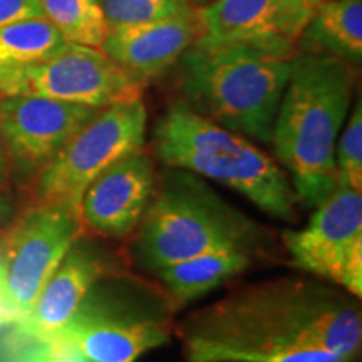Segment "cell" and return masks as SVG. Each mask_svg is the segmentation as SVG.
<instances>
[{"label": "cell", "mask_w": 362, "mask_h": 362, "mask_svg": "<svg viewBox=\"0 0 362 362\" xmlns=\"http://www.w3.org/2000/svg\"><path fill=\"white\" fill-rule=\"evenodd\" d=\"M188 362H352L361 351L357 298L324 280L245 284L176 325Z\"/></svg>", "instance_id": "obj_1"}, {"label": "cell", "mask_w": 362, "mask_h": 362, "mask_svg": "<svg viewBox=\"0 0 362 362\" xmlns=\"http://www.w3.org/2000/svg\"><path fill=\"white\" fill-rule=\"evenodd\" d=\"M356 69L325 54L298 52L292 61L270 143L305 208L319 206L337 188L336 143L354 94Z\"/></svg>", "instance_id": "obj_2"}, {"label": "cell", "mask_w": 362, "mask_h": 362, "mask_svg": "<svg viewBox=\"0 0 362 362\" xmlns=\"http://www.w3.org/2000/svg\"><path fill=\"white\" fill-rule=\"evenodd\" d=\"M269 230L230 205L202 176L166 168L155 178L151 200L131 235V260L155 274L163 267L220 250L265 257Z\"/></svg>", "instance_id": "obj_3"}, {"label": "cell", "mask_w": 362, "mask_h": 362, "mask_svg": "<svg viewBox=\"0 0 362 362\" xmlns=\"http://www.w3.org/2000/svg\"><path fill=\"white\" fill-rule=\"evenodd\" d=\"M297 54L248 44L192 45L176 62L181 101L233 133L270 144Z\"/></svg>", "instance_id": "obj_4"}, {"label": "cell", "mask_w": 362, "mask_h": 362, "mask_svg": "<svg viewBox=\"0 0 362 362\" xmlns=\"http://www.w3.org/2000/svg\"><path fill=\"white\" fill-rule=\"evenodd\" d=\"M153 153L166 168L187 170L218 181L288 223L298 218V198L279 161L245 136L194 112L181 99L171 103L153 131Z\"/></svg>", "instance_id": "obj_5"}, {"label": "cell", "mask_w": 362, "mask_h": 362, "mask_svg": "<svg viewBox=\"0 0 362 362\" xmlns=\"http://www.w3.org/2000/svg\"><path fill=\"white\" fill-rule=\"evenodd\" d=\"M148 112L141 99L103 107L29 183L33 203L79 216L84 189L107 166L143 149Z\"/></svg>", "instance_id": "obj_6"}, {"label": "cell", "mask_w": 362, "mask_h": 362, "mask_svg": "<svg viewBox=\"0 0 362 362\" xmlns=\"http://www.w3.org/2000/svg\"><path fill=\"white\" fill-rule=\"evenodd\" d=\"M83 232L79 216L66 208L30 203L0 237V292L17 320Z\"/></svg>", "instance_id": "obj_7"}, {"label": "cell", "mask_w": 362, "mask_h": 362, "mask_svg": "<svg viewBox=\"0 0 362 362\" xmlns=\"http://www.w3.org/2000/svg\"><path fill=\"white\" fill-rule=\"evenodd\" d=\"M293 267L362 297V192L337 187L309 223L282 235Z\"/></svg>", "instance_id": "obj_8"}, {"label": "cell", "mask_w": 362, "mask_h": 362, "mask_svg": "<svg viewBox=\"0 0 362 362\" xmlns=\"http://www.w3.org/2000/svg\"><path fill=\"white\" fill-rule=\"evenodd\" d=\"M141 93L143 86L103 49L66 42L52 56L12 79L0 98L29 94L103 110L141 99Z\"/></svg>", "instance_id": "obj_9"}, {"label": "cell", "mask_w": 362, "mask_h": 362, "mask_svg": "<svg viewBox=\"0 0 362 362\" xmlns=\"http://www.w3.org/2000/svg\"><path fill=\"white\" fill-rule=\"evenodd\" d=\"M99 107L16 94L0 98V138L8 171L29 185Z\"/></svg>", "instance_id": "obj_10"}, {"label": "cell", "mask_w": 362, "mask_h": 362, "mask_svg": "<svg viewBox=\"0 0 362 362\" xmlns=\"http://www.w3.org/2000/svg\"><path fill=\"white\" fill-rule=\"evenodd\" d=\"M99 282L88 292L61 334L90 362H136L170 341L168 320L107 297Z\"/></svg>", "instance_id": "obj_11"}, {"label": "cell", "mask_w": 362, "mask_h": 362, "mask_svg": "<svg viewBox=\"0 0 362 362\" xmlns=\"http://www.w3.org/2000/svg\"><path fill=\"white\" fill-rule=\"evenodd\" d=\"M155 163L143 149L107 166L84 189L79 218L84 232L106 240L129 238L155 189Z\"/></svg>", "instance_id": "obj_12"}, {"label": "cell", "mask_w": 362, "mask_h": 362, "mask_svg": "<svg viewBox=\"0 0 362 362\" xmlns=\"http://www.w3.org/2000/svg\"><path fill=\"white\" fill-rule=\"evenodd\" d=\"M200 35L193 45L248 44L298 52L297 42L310 13L285 0H215L197 7Z\"/></svg>", "instance_id": "obj_13"}, {"label": "cell", "mask_w": 362, "mask_h": 362, "mask_svg": "<svg viewBox=\"0 0 362 362\" xmlns=\"http://www.w3.org/2000/svg\"><path fill=\"white\" fill-rule=\"evenodd\" d=\"M111 272L110 257L81 235L45 282L29 312L12 324L17 341H47L61 336L88 292Z\"/></svg>", "instance_id": "obj_14"}, {"label": "cell", "mask_w": 362, "mask_h": 362, "mask_svg": "<svg viewBox=\"0 0 362 362\" xmlns=\"http://www.w3.org/2000/svg\"><path fill=\"white\" fill-rule=\"evenodd\" d=\"M200 35L197 7L146 24L107 34L103 51L141 86L158 79L178 62Z\"/></svg>", "instance_id": "obj_15"}, {"label": "cell", "mask_w": 362, "mask_h": 362, "mask_svg": "<svg viewBox=\"0 0 362 362\" xmlns=\"http://www.w3.org/2000/svg\"><path fill=\"white\" fill-rule=\"evenodd\" d=\"M264 257L245 250H220L163 267L153 275L168 292L176 309L216 291L221 285L243 275Z\"/></svg>", "instance_id": "obj_16"}, {"label": "cell", "mask_w": 362, "mask_h": 362, "mask_svg": "<svg viewBox=\"0 0 362 362\" xmlns=\"http://www.w3.org/2000/svg\"><path fill=\"white\" fill-rule=\"evenodd\" d=\"M297 51L334 56L359 67L362 61V0H324L302 30Z\"/></svg>", "instance_id": "obj_17"}, {"label": "cell", "mask_w": 362, "mask_h": 362, "mask_svg": "<svg viewBox=\"0 0 362 362\" xmlns=\"http://www.w3.org/2000/svg\"><path fill=\"white\" fill-rule=\"evenodd\" d=\"M66 40L45 17L0 27V94L17 76L59 51Z\"/></svg>", "instance_id": "obj_18"}, {"label": "cell", "mask_w": 362, "mask_h": 362, "mask_svg": "<svg viewBox=\"0 0 362 362\" xmlns=\"http://www.w3.org/2000/svg\"><path fill=\"white\" fill-rule=\"evenodd\" d=\"M42 11L69 44L101 49L110 34L99 0H42Z\"/></svg>", "instance_id": "obj_19"}, {"label": "cell", "mask_w": 362, "mask_h": 362, "mask_svg": "<svg viewBox=\"0 0 362 362\" xmlns=\"http://www.w3.org/2000/svg\"><path fill=\"white\" fill-rule=\"evenodd\" d=\"M99 2L110 33L165 19L192 11L194 7L189 0H99Z\"/></svg>", "instance_id": "obj_20"}, {"label": "cell", "mask_w": 362, "mask_h": 362, "mask_svg": "<svg viewBox=\"0 0 362 362\" xmlns=\"http://www.w3.org/2000/svg\"><path fill=\"white\" fill-rule=\"evenodd\" d=\"M336 143L337 187L362 192V106L361 99L352 110L346 128Z\"/></svg>", "instance_id": "obj_21"}, {"label": "cell", "mask_w": 362, "mask_h": 362, "mask_svg": "<svg viewBox=\"0 0 362 362\" xmlns=\"http://www.w3.org/2000/svg\"><path fill=\"white\" fill-rule=\"evenodd\" d=\"M21 344L11 362H90L66 336Z\"/></svg>", "instance_id": "obj_22"}, {"label": "cell", "mask_w": 362, "mask_h": 362, "mask_svg": "<svg viewBox=\"0 0 362 362\" xmlns=\"http://www.w3.org/2000/svg\"><path fill=\"white\" fill-rule=\"evenodd\" d=\"M44 17L42 0H0V27Z\"/></svg>", "instance_id": "obj_23"}, {"label": "cell", "mask_w": 362, "mask_h": 362, "mask_svg": "<svg viewBox=\"0 0 362 362\" xmlns=\"http://www.w3.org/2000/svg\"><path fill=\"white\" fill-rule=\"evenodd\" d=\"M16 320H17L16 312L12 310V307L8 305L6 297H4L2 292H0V327H4V325H8V324H13Z\"/></svg>", "instance_id": "obj_24"}, {"label": "cell", "mask_w": 362, "mask_h": 362, "mask_svg": "<svg viewBox=\"0 0 362 362\" xmlns=\"http://www.w3.org/2000/svg\"><path fill=\"white\" fill-rule=\"evenodd\" d=\"M8 165H7V158H6V151H4V144H2V138H0V192L6 188V183L8 180Z\"/></svg>", "instance_id": "obj_25"}, {"label": "cell", "mask_w": 362, "mask_h": 362, "mask_svg": "<svg viewBox=\"0 0 362 362\" xmlns=\"http://www.w3.org/2000/svg\"><path fill=\"white\" fill-rule=\"evenodd\" d=\"M287 4H291V6L300 8V11H304L307 13H314L315 8L320 6V4L324 2V0H285Z\"/></svg>", "instance_id": "obj_26"}, {"label": "cell", "mask_w": 362, "mask_h": 362, "mask_svg": "<svg viewBox=\"0 0 362 362\" xmlns=\"http://www.w3.org/2000/svg\"><path fill=\"white\" fill-rule=\"evenodd\" d=\"M192 2V6L194 7H203V6H208V4L215 2V0H189Z\"/></svg>", "instance_id": "obj_27"}]
</instances>
